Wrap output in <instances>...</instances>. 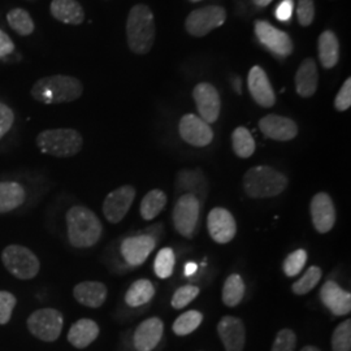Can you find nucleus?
Listing matches in <instances>:
<instances>
[{
	"label": "nucleus",
	"mask_w": 351,
	"mask_h": 351,
	"mask_svg": "<svg viewBox=\"0 0 351 351\" xmlns=\"http://www.w3.org/2000/svg\"><path fill=\"white\" fill-rule=\"evenodd\" d=\"M32 98L42 104H63L81 98L82 82L72 75H53L39 78L30 90Z\"/></svg>",
	"instance_id": "obj_1"
},
{
	"label": "nucleus",
	"mask_w": 351,
	"mask_h": 351,
	"mask_svg": "<svg viewBox=\"0 0 351 351\" xmlns=\"http://www.w3.org/2000/svg\"><path fill=\"white\" fill-rule=\"evenodd\" d=\"M68 239L73 247L88 249L98 243L103 233L99 217L84 206H75L65 215Z\"/></svg>",
	"instance_id": "obj_2"
},
{
	"label": "nucleus",
	"mask_w": 351,
	"mask_h": 351,
	"mask_svg": "<svg viewBox=\"0 0 351 351\" xmlns=\"http://www.w3.org/2000/svg\"><path fill=\"white\" fill-rule=\"evenodd\" d=\"M156 36L154 13L146 4H136L126 19V39L130 51L136 55L150 52Z\"/></svg>",
	"instance_id": "obj_3"
},
{
	"label": "nucleus",
	"mask_w": 351,
	"mask_h": 351,
	"mask_svg": "<svg viewBox=\"0 0 351 351\" xmlns=\"http://www.w3.org/2000/svg\"><path fill=\"white\" fill-rule=\"evenodd\" d=\"M288 177L269 165L252 167L242 180L246 195L252 199L277 197L288 188Z\"/></svg>",
	"instance_id": "obj_4"
},
{
	"label": "nucleus",
	"mask_w": 351,
	"mask_h": 351,
	"mask_svg": "<svg viewBox=\"0 0 351 351\" xmlns=\"http://www.w3.org/2000/svg\"><path fill=\"white\" fill-rule=\"evenodd\" d=\"M37 146L40 152L53 158H72L82 150L84 137L75 129H49L38 134Z\"/></svg>",
	"instance_id": "obj_5"
},
{
	"label": "nucleus",
	"mask_w": 351,
	"mask_h": 351,
	"mask_svg": "<svg viewBox=\"0 0 351 351\" xmlns=\"http://www.w3.org/2000/svg\"><path fill=\"white\" fill-rule=\"evenodd\" d=\"M1 262L5 269L19 280H32L40 271L37 255L21 245H10L1 252Z\"/></svg>",
	"instance_id": "obj_6"
},
{
	"label": "nucleus",
	"mask_w": 351,
	"mask_h": 351,
	"mask_svg": "<svg viewBox=\"0 0 351 351\" xmlns=\"http://www.w3.org/2000/svg\"><path fill=\"white\" fill-rule=\"evenodd\" d=\"M27 330L43 342H55L60 337L64 326V316L55 308H40L27 317Z\"/></svg>",
	"instance_id": "obj_7"
},
{
	"label": "nucleus",
	"mask_w": 351,
	"mask_h": 351,
	"mask_svg": "<svg viewBox=\"0 0 351 351\" xmlns=\"http://www.w3.org/2000/svg\"><path fill=\"white\" fill-rule=\"evenodd\" d=\"M201 215V202L193 194L181 195L173 207L172 219L175 229L185 239H193L197 233Z\"/></svg>",
	"instance_id": "obj_8"
},
{
	"label": "nucleus",
	"mask_w": 351,
	"mask_h": 351,
	"mask_svg": "<svg viewBox=\"0 0 351 351\" xmlns=\"http://www.w3.org/2000/svg\"><path fill=\"white\" fill-rule=\"evenodd\" d=\"M226 20V8L220 5H207L189 13L185 20V29L193 37H204L223 25Z\"/></svg>",
	"instance_id": "obj_9"
},
{
	"label": "nucleus",
	"mask_w": 351,
	"mask_h": 351,
	"mask_svg": "<svg viewBox=\"0 0 351 351\" xmlns=\"http://www.w3.org/2000/svg\"><path fill=\"white\" fill-rule=\"evenodd\" d=\"M255 36L259 39V42L263 45L267 50L271 51L277 56L285 58L293 53L294 45L288 33L277 29L269 23L258 20L254 25Z\"/></svg>",
	"instance_id": "obj_10"
},
{
	"label": "nucleus",
	"mask_w": 351,
	"mask_h": 351,
	"mask_svg": "<svg viewBox=\"0 0 351 351\" xmlns=\"http://www.w3.org/2000/svg\"><path fill=\"white\" fill-rule=\"evenodd\" d=\"M136 195V189L130 185H124L111 191L103 202V215L106 220L111 224H117L124 220Z\"/></svg>",
	"instance_id": "obj_11"
},
{
	"label": "nucleus",
	"mask_w": 351,
	"mask_h": 351,
	"mask_svg": "<svg viewBox=\"0 0 351 351\" xmlns=\"http://www.w3.org/2000/svg\"><path fill=\"white\" fill-rule=\"evenodd\" d=\"M210 237L219 245H226L236 237L237 223L234 216L224 207H215L207 216Z\"/></svg>",
	"instance_id": "obj_12"
},
{
	"label": "nucleus",
	"mask_w": 351,
	"mask_h": 351,
	"mask_svg": "<svg viewBox=\"0 0 351 351\" xmlns=\"http://www.w3.org/2000/svg\"><path fill=\"white\" fill-rule=\"evenodd\" d=\"M180 137L194 147H206L213 141V130L210 124L203 121L199 116L184 114L178 124Z\"/></svg>",
	"instance_id": "obj_13"
},
{
	"label": "nucleus",
	"mask_w": 351,
	"mask_h": 351,
	"mask_svg": "<svg viewBox=\"0 0 351 351\" xmlns=\"http://www.w3.org/2000/svg\"><path fill=\"white\" fill-rule=\"evenodd\" d=\"M310 213L315 230L320 234L329 233L336 224V207L328 193L315 194L310 203Z\"/></svg>",
	"instance_id": "obj_14"
},
{
	"label": "nucleus",
	"mask_w": 351,
	"mask_h": 351,
	"mask_svg": "<svg viewBox=\"0 0 351 351\" xmlns=\"http://www.w3.org/2000/svg\"><path fill=\"white\" fill-rule=\"evenodd\" d=\"M193 98L202 120L207 124L216 123L221 110V99L216 88L208 82H201L193 90Z\"/></svg>",
	"instance_id": "obj_15"
},
{
	"label": "nucleus",
	"mask_w": 351,
	"mask_h": 351,
	"mask_svg": "<svg viewBox=\"0 0 351 351\" xmlns=\"http://www.w3.org/2000/svg\"><path fill=\"white\" fill-rule=\"evenodd\" d=\"M247 85L252 99L263 108H271L276 103V94L262 66L254 65L249 72Z\"/></svg>",
	"instance_id": "obj_16"
},
{
	"label": "nucleus",
	"mask_w": 351,
	"mask_h": 351,
	"mask_svg": "<svg viewBox=\"0 0 351 351\" xmlns=\"http://www.w3.org/2000/svg\"><path fill=\"white\" fill-rule=\"evenodd\" d=\"M259 129L267 138L278 142H288L298 136V125L294 120L274 113L259 120Z\"/></svg>",
	"instance_id": "obj_17"
},
{
	"label": "nucleus",
	"mask_w": 351,
	"mask_h": 351,
	"mask_svg": "<svg viewBox=\"0 0 351 351\" xmlns=\"http://www.w3.org/2000/svg\"><path fill=\"white\" fill-rule=\"evenodd\" d=\"M156 246V241L150 234L128 237L121 242L120 251L126 263L133 267L142 265L147 261Z\"/></svg>",
	"instance_id": "obj_18"
},
{
	"label": "nucleus",
	"mask_w": 351,
	"mask_h": 351,
	"mask_svg": "<svg viewBox=\"0 0 351 351\" xmlns=\"http://www.w3.org/2000/svg\"><path fill=\"white\" fill-rule=\"evenodd\" d=\"M217 335L226 351H243L246 343V328L236 316H224L217 324Z\"/></svg>",
	"instance_id": "obj_19"
},
{
	"label": "nucleus",
	"mask_w": 351,
	"mask_h": 351,
	"mask_svg": "<svg viewBox=\"0 0 351 351\" xmlns=\"http://www.w3.org/2000/svg\"><path fill=\"white\" fill-rule=\"evenodd\" d=\"M164 323L159 317H149L142 322L133 336V343L137 351H152L162 341Z\"/></svg>",
	"instance_id": "obj_20"
},
{
	"label": "nucleus",
	"mask_w": 351,
	"mask_h": 351,
	"mask_svg": "<svg viewBox=\"0 0 351 351\" xmlns=\"http://www.w3.org/2000/svg\"><path fill=\"white\" fill-rule=\"evenodd\" d=\"M320 300L335 316L350 314L351 294L335 281H326L320 289Z\"/></svg>",
	"instance_id": "obj_21"
},
{
	"label": "nucleus",
	"mask_w": 351,
	"mask_h": 351,
	"mask_svg": "<svg viewBox=\"0 0 351 351\" xmlns=\"http://www.w3.org/2000/svg\"><path fill=\"white\" fill-rule=\"evenodd\" d=\"M175 185L177 193L193 194L201 201L206 199L208 191V181L201 169H181L176 176Z\"/></svg>",
	"instance_id": "obj_22"
},
{
	"label": "nucleus",
	"mask_w": 351,
	"mask_h": 351,
	"mask_svg": "<svg viewBox=\"0 0 351 351\" xmlns=\"http://www.w3.org/2000/svg\"><path fill=\"white\" fill-rule=\"evenodd\" d=\"M108 290L101 281H82L73 289L75 301L88 308H99L107 301Z\"/></svg>",
	"instance_id": "obj_23"
},
{
	"label": "nucleus",
	"mask_w": 351,
	"mask_h": 351,
	"mask_svg": "<svg viewBox=\"0 0 351 351\" xmlns=\"http://www.w3.org/2000/svg\"><path fill=\"white\" fill-rule=\"evenodd\" d=\"M295 90L301 98H311L317 90L319 72L317 65L313 58H307L302 62L295 73Z\"/></svg>",
	"instance_id": "obj_24"
},
{
	"label": "nucleus",
	"mask_w": 351,
	"mask_h": 351,
	"mask_svg": "<svg viewBox=\"0 0 351 351\" xmlns=\"http://www.w3.org/2000/svg\"><path fill=\"white\" fill-rule=\"evenodd\" d=\"M50 12L55 20L68 25H81L85 21V11L77 0H52Z\"/></svg>",
	"instance_id": "obj_25"
},
{
	"label": "nucleus",
	"mask_w": 351,
	"mask_h": 351,
	"mask_svg": "<svg viewBox=\"0 0 351 351\" xmlns=\"http://www.w3.org/2000/svg\"><path fill=\"white\" fill-rule=\"evenodd\" d=\"M99 326L91 319H80L68 332V341L75 349H86L99 336Z\"/></svg>",
	"instance_id": "obj_26"
},
{
	"label": "nucleus",
	"mask_w": 351,
	"mask_h": 351,
	"mask_svg": "<svg viewBox=\"0 0 351 351\" xmlns=\"http://www.w3.org/2000/svg\"><path fill=\"white\" fill-rule=\"evenodd\" d=\"M319 60L324 69L335 68L339 60V42L332 30H326L317 39Z\"/></svg>",
	"instance_id": "obj_27"
},
{
	"label": "nucleus",
	"mask_w": 351,
	"mask_h": 351,
	"mask_svg": "<svg viewBox=\"0 0 351 351\" xmlns=\"http://www.w3.org/2000/svg\"><path fill=\"white\" fill-rule=\"evenodd\" d=\"M25 202V189L14 181L0 182V213H8Z\"/></svg>",
	"instance_id": "obj_28"
},
{
	"label": "nucleus",
	"mask_w": 351,
	"mask_h": 351,
	"mask_svg": "<svg viewBox=\"0 0 351 351\" xmlns=\"http://www.w3.org/2000/svg\"><path fill=\"white\" fill-rule=\"evenodd\" d=\"M168 197L160 189H152L150 190L141 202L139 206V213L143 220L150 221L155 217L159 216V213L163 211L167 206Z\"/></svg>",
	"instance_id": "obj_29"
},
{
	"label": "nucleus",
	"mask_w": 351,
	"mask_h": 351,
	"mask_svg": "<svg viewBox=\"0 0 351 351\" xmlns=\"http://www.w3.org/2000/svg\"><path fill=\"white\" fill-rule=\"evenodd\" d=\"M155 287L150 280L141 278L134 281L125 293V303L129 307H141L154 298Z\"/></svg>",
	"instance_id": "obj_30"
},
{
	"label": "nucleus",
	"mask_w": 351,
	"mask_h": 351,
	"mask_svg": "<svg viewBox=\"0 0 351 351\" xmlns=\"http://www.w3.org/2000/svg\"><path fill=\"white\" fill-rule=\"evenodd\" d=\"M245 295V282L239 274H232L226 277L223 291H221V300L226 307H236L243 300Z\"/></svg>",
	"instance_id": "obj_31"
},
{
	"label": "nucleus",
	"mask_w": 351,
	"mask_h": 351,
	"mask_svg": "<svg viewBox=\"0 0 351 351\" xmlns=\"http://www.w3.org/2000/svg\"><path fill=\"white\" fill-rule=\"evenodd\" d=\"M232 146L234 154L241 159H249L255 152V139L250 130L245 126H239L232 133Z\"/></svg>",
	"instance_id": "obj_32"
},
{
	"label": "nucleus",
	"mask_w": 351,
	"mask_h": 351,
	"mask_svg": "<svg viewBox=\"0 0 351 351\" xmlns=\"http://www.w3.org/2000/svg\"><path fill=\"white\" fill-rule=\"evenodd\" d=\"M7 23L13 32L21 37H27L34 33V21L24 8H13L7 13Z\"/></svg>",
	"instance_id": "obj_33"
},
{
	"label": "nucleus",
	"mask_w": 351,
	"mask_h": 351,
	"mask_svg": "<svg viewBox=\"0 0 351 351\" xmlns=\"http://www.w3.org/2000/svg\"><path fill=\"white\" fill-rule=\"evenodd\" d=\"M203 322V314L197 310H190L180 315L172 326V330L177 336H188L197 330Z\"/></svg>",
	"instance_id": "obj_34"
},
{
	"label": "nucleus",
	"mask_w": 351,
	"mask_h": 351,
	"mask_svg": "<svg viewBox=\"0 0 351 351\" xmlns=\"http://www.w3.org/2000/svg\"><path fill=\"white\" fill-rule=\"evenodd\" d=\"M323 277V271L320 267L317 265H311L304 275L291 285V291L295 295H306L308 294L311 290H314L315 287L319 284V281Z\"/></svg>",
	"instance_id": "obj_35"
},
{
	"label": "nucleus",
	"mask_w": 351,
	"mask_h": 351,
	"mask_svg": "<svg viewBox=\"0 0 351 351\" xmlns=\"http://www.w3.org/2000/svg\"><path fill=\"white\" fill-rule=\"evenodd\" d=\"M176 256L175 252L171 247H164L158 252L154 263V271L155 275L159 278H168L172 276L175 269Z\"/></svg>",
	"instance_id": "obj_36"
},
{
	"label": "nucleus",
	"mask_w": 351,
	"mask_h": 351,
	"mask_svg": "<svg viewBox=\"0 0 351 351\" xmlns=\"http://www.w3.org/2000/svg\"><path fill=\"white\" fill-rule=\"evenodd\" d=\"M332 351H351V320L342 322L332 335Z\"/></svg>",
	"instance_id": "obj_37"
},
{
	"label": "nucleus",
	"mask_w": 351,
	"mask_h": 351,
	"mask_svg": "<svg viewBox=\"0 0 351 351\" xmlns=\"http://www.w3.org/2000/svg\"><path fill=\"white\" fill-rule=\"evenodd\" d=\"M306 263H307V251L303 249L293 251L285 258L282 263V271L285 276H298L303 271Z\"/></svg>",
	"instance_id": "obj_38"
},
{
	"label": "nucleus",
	"mask_w": 351,
	"mask_h": 351,
	"mask_svg": "<svg viewBox=\"0 0 351 351\" xmlns=\"http://www.w3.org/2000/svg\"><path fill=\"white\" fill-rule=\"evenodd\" d=\"M199 293L201 290L195 285H184L176 290L171 304L175 310H181L194 301L199 295Z\"/></svg>",
	"instance_id": "obj_39"
},
{
	"label": "nucleus",
	"mask_w": 351,
	"mask_h": 351,
	"mask_svg": "<svg viewBox=\"0 0 351 351\" xmlns=\"http://www.w3.org/2000/svg\"><path fill=\"white\" fill-rule=\"evenodd\" d=\"M297 345V335L291 329H281L277 332L276 339L271 351H294Z\"/></svg>",
	"instance_id": "obj_40"
},
{
	"label": "nucleus",
	"mask_w": 351,
	"mask_h": 351,
	"mask_svg": "<svg viewBox=\"0 0 351 351\" xmlns=\"http://www.w3.org/2000/svg\"><path fill=\"white\" fill-rule=\"evenodd\" d=\"M17 300L12 293L0 290V326L10 323Z\"/></svg>",
	"instance_id": "obj_41"
},
{
	"label": "nucleus",
	"mask_w": 351,
	"mask_h": 351,
	"mask_svg": "<svg viewBox=\"0 0 351 351\" xmlns=\"http://www.w3.org/2000/svg\"><path fill=\"white\" fill-rule=\"evenodd\" d=\"M297 19L301 26H310L315 19L314 0H298Z\"/></svg>",
	"instance_id": "obj_42"
},
{
	"label": "nucleus",
	"mask_w": 351,
	"mask_h": 351,
	"mask_svg": "<svg viewBox=\"0 0 351 351\" xmlns=\"http://www.w3.org/2000/svg\"><path fill=\"white\" fill-rule=\"evenodd\" d=\"M351 107V78L349 77L339 88L335 99V108L339 112H345Z\"/></svg>",
	"instance_id": "obj_43"
},
{
	"label": "nucleus",
	"mask_w": 351,
	"mask_h": 351,
	"mask_svg": "<svg viewBox=\"0 0 351 351\" xmlns=\"http://www.w3.org/2000/svg\"><path fill=\"white\" fill-rule=\"evenodd\" d=\"M14 113L11 107L4 103H0V139L3 138L13 125Z\"/></svg>",
	"instance_id": "obj_44"
},
{
	"label": "nucleus",
	"mask_w": 351,
	"mask_h": 351,
	"mask_svg": "<svg viewBox=\"0 0 351 351\" xmlns=\"http://www.w3.org/2000/svg\"><path fill=\"white\" fill-rule=\"evenodd\" d=\"M293 10H294V1L293 0H282L278 5H277L276 19L278 21H289L291 14H293Z\"/></svg>",
	"instance_id": "obj_45"
},
{
	"label": "nucleus",
	"mask_w": 351,
	"mask_h": 351,
	"mask_svg": "<svg viewBox=\"0 0 351 351\" xmlns=\"http://www.w3.org/2000/svg\"><path fill=\"white\" fill-rule=\"evenodd\" d=\"M14 43L12 38L10 37L4 30L0 29V59L7 58L8 55L13 53Z\"/></svg>",
	"instance_id": "obj_46"
},
{
	"label": "nucleus",
	"mask_w": 351,
	"mask_h": 351,
	"mask_svg": "<svg viewBox=\"0 0 351 351\" xmlns=\"http://www.w3.org/2000/svg\"><path fill=\"white\" fill-rule=\"evenodd\" d=\"M197 268H198L197 264L194 263V262H190V263L185 265V275H186V276L194 275V274L197 272Z\"/></svg>",
	"instance_id": "obj_47"
},
{
	"label": "nucleus",
	"mask_w": 351,
	"mask_h": 351,
	"mask_svg": "<svg viewBox=\"0 0 351 351\" xmlns=\"http://www.w3.org/2000/svg\"><path fill=\"white\" fill-rule=\"evenodd\" d=\"M274 0H252V4L258 8H264L267 5H269Z\"/></svg>",
	"instance_id": "obj_48"
},
{
	"label": "nucleus",
	"mask_w": 351,
	"mask_h": 351,
	"mask_svg": "<svg viewBox=\"0 0 351 351\" xmlns=\"http://www.w3.org/2000/svg\"><path fill=\"white\" fill-rule=\"evenodd\" d=\"M301 351H322L319 348L313 346V345H306L304 348H302Z\"/></svg>",
	"instance_id": "obj_49"
},
{
	"label": "nucleus",
	"mask_w": 351,
	"mask_h": 351,
	"mask_svg": "<svg viewBox=\"0 0 351 351\" xmlns=\"http://www.w3.org/2000/svg\"><path fill=\"white\" fill-rule=\"evenodd\" d=\"M236 90H237V93H241V88H239V78H236Z\"/></svg>",
	"instance_id": "obj_50"
},
{
	"label": "nucleus",
	"mask_w": 351,
	"mask_h": 351,
	"mask_svg": "<svg viewBox=\"0 0 351 351\" xmlns=\"http://www.w3.org/2000/svg\"><path fill=\"white\" fill-rule=\"evenodd\" d=\"M190 1H193V3H197V1H201V0H190Z\"/></svg>",
	"instance_id": "obj_51"
}]
</instances>
